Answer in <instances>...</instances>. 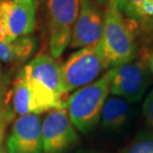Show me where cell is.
I'll use <instances>...</instances> for the list:
<instances>
[{
	"instance_id": "cell-7",
	"label": "cell",
	"mask_w": 153,
	"mask_h": 153,
	"mask_svg": "<svg viewBox=\"0 0 153 153\" xmlns=\"http://www.w3.org/2000/svg\"><path fill=\"white\" fill-rule=\"evenodd\" d=\"M37 8V0H1L0 41L12 42L34 32Z\"/></svg>"
},
{
	"instance_id": "cell-1",
	"label": "cell",
	"mask_w": 153,
	"mask_h": 153,
	"mask_svg": "<svg viewBox=\"0 0 153 153\" xmlns=\"http://www.w3.org/2000/svg\"><path fill=\"white\" fill-rule=\"evenodd\" d=\"M32 96V114L67 108L62 65L50 55H39L24 67Z\"/></svg>"
},
{
	"instance_id": "cell-25",
	"label": "cell",
	"mask_w": 153,
	"mask_h": 153,
	"mask_svg": "<svg viewBox=\"0 0 153 153\" xmlns=\"http://www.w3.org/2000/svg\"><path fill=\"white\" fill-rule=\"evenodd\" d=\"M0 2H1V0H0Z\"/></svg>"
},
{
	"instance_id": "cell-19",
	"label": "cell",
	"mask_w": 153,
	"mask_h": 153,
	"mask_svg": "<svg viewBox=\"0 0 153 153\" xmlns=\"http://www.w3.org/2000/svg\"><path fill=\"white\" fill-rule=\"evenodd\" d=\"M9 85H10V76L4 74L0 78V109L7 100L9 94Z\"/></svg>"
},
{
	"instance_id": "cell-21",
	"label": "cell",
	"mask_w": 153,
	"mask_h": 153,
	"mask_svg": "<svg viewBox=\"0 0 153 153\" xmlns=\"http://www.w3.org/2000/svg\"><path fill=\"white\" fill-rule=\"evenodd\" d=\"M93 3H94L97 6H105V5H108V2L111 1V0H90Z\"/></svg>"
},
{
	"instance_id": "cell-2",
	"label": "cell",
	"mask_w": 153,
	"mask_h": 153,
	"mask_svg": "<svg viewBox=\"0 0 153 153\" xmlns=\"http://www.w3.org/2000/svg\"><path fill=\"white\" fill-rule=\"evenodd\" d=\"M138 35L133 22L108 2L103 15L102 50L106 68L130 63L138 55Z\"/></svg>"
},
{
	"instance_id": "cell-23",
	"label": "cell",
	"mask_w": 153,
	"mask_h": 153,
	"mask_svg": "<svg viewBox=\"0 0 153 153\" xmlns=\"http://www.w3.org/2000/svg\"><path fill=\"white\" fill-rule=\"evenodd\" d=\"M0 153H8V152H7V149L3 147V148H2V150H1V152H0Z\"/></svg>"
},
{
	"instance_id": "cell-9",
	"label": "cell",
	"mask_w": 153,
	"mask_h": 153,
	"mask_svg": "<svg viewBox=\"0 0 153 153\" xmlns=\"http://www.w3.org/2000/svg\"><path fill=\"white\" fill-rule=\"evenodd\" d=\"M102 32L103 15L99 6L90 0H81L69 46L72 49H82L94 45L102 39Z\"/></svg>"
},
{
	"instance_id": "cell-20",
	"label": "cell",
	"mask_w": 153,
	"mask_h": 153,
	"mask_svg": "<svg viewBox=\"0 0 153 153\" xmlns=\"http://www.w3.org/2000/svg\"><path fill=\"white\" fill-rule=\"evenodd\" d=\"M109 2L112 3L114 5H115L116 8H117L118 10L121 12V13L123 12V9L125 7V4H126V0H111Z\"/></svg>"
},
{
	"instance_id": "cell-6",
	"label": "cell",
	"mask_w": 153,
	"mask_h": 153,
	"mask_svg": "<svg viewBox=\"0 0 153 153\" xmlns=\"http://www.w3.org/2000/svg\"><path fill=\"white\" fill-rule=\"evenodd\" d=\"M151 53L140 51V58L135 62L112 67L108 72L111 93L127 102H138L150 85L148 58Z\"/></svg>"
},
{
	"instance_id": "cell-15",
	"label": "cell",
	"mask_w": 153,
	"mask_h": 153,
	"mask_svg": "<svg viewBox=\"0 0 153 153\" xmlns=\"http://www.w3.org/2000/svg\"><path fill=\"white\" fill-rule=\"evenodd\" d=\"M123 153H153V132L139 134Z\"/></svg>"
},
{
	"instance_id": "cell-17",
	"label": "cell",
	"mask_w": 153,
	"mask_h": 153,
	"mask_svg": "<svg viewBox=\"0 0 153 153\" xmlns=\"http://www.w3.org/2000/svg\"><path fill=\"white\" fill-rule=\"evenodd\" d=\"M0 61L4 63L15 64L13 46L11 42H1L0 41Z\"/></svg>"
},
{
	"instance_id": "cell-14",
	"label": "cell",
	"mask_w": 153,
	"mask_h": 153,
	"mask_svg": "<svg viewBox=\"0 0 153 153\" xmlns=\"http://www.w3.org/2000/svg\"><path fill=\"white\" fill-rule=\"evenodd\" d=\"M14 51L15 64H23L27 60H29L34 52L37 49L38 40L35 36L27 35L23 37H19L12 41Z\"/></svg>"
},
{
	"instance_id": "cell-16",
	"label": "cell",
	"mask_w": 153,
	"mask_h": 153,
	"mask_svg": "<svg viewBox=\"0 0 153 153\" xmlns=\"http://www.w3.org/2000/svg\"><path fill=\"white\" fill-rule=\"evenodd\" d=\"M14 119V114L9 105V100L7 97V100L4 103L0 109V152L2 150L3 140H4L5 133H6V127H7L8 123L11 120Z\"/></svg>"
},
{
	"instance_id": "cell-24",
	"label": "cell",
	"mask_w": 153,
	"mask_h": 153,
	"mask_svg": "<svg viewBox=\"0 0 153 153\" xmlns=\"http://www.w3.org/2000/svg\"><path fill=\"white\" fill-rule=\"evenodd\" d=\"M1 76H2V74H1V64H0V78H1Z\"/></svg>"
},
{
	"instance_id": "cell-11",
	"label": "cell",
	"mask_w": 153,
	"mask_h": 153,
	"mask_svg": "<svg viewBox=\"0 0 153 153\" xmlns=\"http://www.w3.org/2000/svg\"><path fill=\"white\" fill-rule=\"evenodd\" d=\"M122 14L133 22L143 43H153V0H126Z\"/></svg>"
},
{
	"instance_id": "cell-18",
	"label": "cell",
	"mask_w": 153,
	"mask_h": 153,
	"mask_svg": "<svg viewBox=\"0 0 153 153\" xmlns=\"http://www.w3.org/2000/svg\"><path fill=\"white\" fill-rule=\"evenodd\" d=\"M143 114H144L148 124L153 127V90L147 94L143 102Z\"/></svg>"
},
{
	"instance_id": "cell-13",
	"label": "cell",
	"mask_w": 153,
	"mask_h": 153,
	"mask_svg": "<svg viewBox=\"0 0 153 153\" xmlns=\"http://www.w3.org/2000/svg\"><path fill=\"white\" fill-rule=\"evenodd\" d=\"M129 111L130 106L126 100L116 96L108 97L100 114L103 127L109 129L121 127L127 120Z\"/></svg>"
},
{
	"instance_id": "cell-8",
	"label": "cell",
	"mask_w": 153,
	"mask_h": 153,
	"mask_svg": "<svg viewBox=\"0 0 153 153\" xmlns=\"http://www.w3.org/2000/svg\"><path fill=\"white\" fill-rule=\"evenodd\" d=\"M41 135L44 153H66L79 142L66 108L49 111L41 123Z\"/></svg>"
},
{
	"instance_id": "cell-10",
	"label": "cell",
	"mask_w": 153,
	"mask_h": 153,
	"mask_svg": "<svg viewBox=\"0 0 153 153\" xmlns=\"http://www.w3.org/2000/svg\"><path fill=\"white\" fill-rule=\"evenodd\" d=\"M40 114H30L14 120L7 141L8 153H44Z\"/></svg>"
},
{
	"instance_id": "cell-4",
	"label": "cell",
	"mask_w": 153,
	"mask_h": 153,
	"mask_svg": "<svg viewBox=\"0 0 153 153\" xmlns=\"http://www.w3.org/2000/svg\"><path fill=\"white\" fill-rule=\"evenodd\" d=\"M105 69L102 40L94 45L79 49L62 65L65 91L69 94L91 84Z\"/></svg>"
},
{
	"instance_id": "cell-5",
	"label": "cell",
	"mask_w": 153,
	"mask_h": 153,
	"mask_svg": "<svg viewBox=\"0 0 153 153\" xmlns=\"http://www.w3.org/2000/svg\"><path fill=\"white\" fill-rule=\"evenodd\" d=\"M42 4L49 32L50 53L57 59L70 45L81 0H42Z\"/></svg>"
},
{
	"instance_id": "cell-12",
	"label": "cell",
	"mask_w": 153,
	"mask_h": 153,
	"mask_svg": "<svg viewBox=\"0 0 153 153\" xmlns=\"http://www.w3.org/2000/svg\"><path fill=\"white\" fill-rule=\"evenodd\" d=\"M9 99H11L10 108L13 114L20 116L32 114V96L24 67L17 73L13 88L9 91Z\"/></svg>"
},
{
	"instance_id": "cell-3",
	"label": "cell",
	"mask_w": 153,
	"mask_h": 153,
	"mask_svg": "<svg viewBox=\"0 0 153 153\" xmlns=\"http://www.w3.org/2000/svg\"><path fill=\"white\" fill-rule=\"evenodd\" d=\"M109 93V79L105 73L91 84L75 91L67 99V111L76 129L85 133L96 126Z\"/></svg>"
},
{
	"instance_id": "cell-22",
	"label": "cell",
	"mask_w": 153,
	"mask_h": 153,
	"mask_svg": "<svg viewBox=\"0 0 153 153\" xmlns=\"http://www.w3.org/2000/svg\"><path fill=\"white\" fill-rule=\"evenodd\" d=\"M148 68H149V71L153 75V52L150 54V56L148 58Z\"/></svg>"
}]
</instances>
